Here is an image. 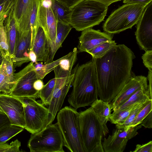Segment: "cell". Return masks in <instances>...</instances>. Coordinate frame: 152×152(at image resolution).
I'll return each instance as SVG.
<instances>
[{
    "label": "cell",
    "instance_id": "obj_22",
    "mask_svg": "<svg viewBox=\"0 0 152 152\" xmlns=\"http://www.w3.org/2000/svg\"><path fill=\"white\" fill-rule=\"evenodd\" d=\"M148 87H142L138 89L124 103L113 109V111L123 110L131 106L152 99L148 90Z\"/></svg>",
    "mask_w": 152,
    "mask_h": 152
},
{
    "label": "cell",
    "instance_id": "obj_10",
    "mask_svg": "<svg viewBox=\"0 0 152 152\" xmlns=\"http://www.w3.org/2000/svg\"><path fill=\"white\" fill-rule=\"evenodd\" d=\"M34 64L31 62L19 72L14 73L15 83L9 95L16 97H38L39 91L33 87L34 83L37 79Z\"/></svg>",
    "mask_w": 152,
    "mask_h": 152
},
{
    "label": "cell",
    "instance_id": "obj_23",
    "mask_svg": "<svg viewBox=\"0 0 152 152\" xmlns=\"http://www.w3.org/2000/svg\"><path fill=\"white\" fill-rule=\"evenodd\" d=\"M50 7L57 22L70 25L72 9L56 0H50Z\"/></svg>",
    "mask_w": 152,
    "mask_h": 152
},
{
    "label": "cell",
    "instance_id": "obj_6",
    "mask_svg": "<svg viewBox=\"0 0 152 152\" xmlns=\"http://www.w3.org/2000/svg\"><path fill=\"white\" fill-rule=\"evenodd\" d=\"M146 6L125 4L111 13L103 24V30L113 34L131 28L137 23Z\"/></svg>",
    "mask_w": 152,
    "mask_h": 152
},
{
    "label": "cell",
    "instance_id": "obj_1",
    "mask_svg": "<svg viewBox=\"0 0 152 152\" xmlns=\"http://www.w3.org/2000/svg\"><path fill=\"white\" fill-rule=\"evenodd\" d=\"M135 58L132 51L124 44L113 46L101 58H92L100 99L110 103L134 76L132 69Z\"/></svg>",
    "mask_w": 152,
    "mask_h": 152
},
{
    "label": "cell",
    "instance_id": "obj_35",
    "mask_svg": "<svg viewBox=\"0 0 152 152\" xmlns=\"http://www.w3.org/2000/svg\"><path fill=\"white\" fill-rule=\"evenodd\" d=\"M21 143L18 139L12 141L10 144L6 142L0 145V152H18Z\"/></svg>",
    "mask_w": 152,
    "mask_h": 152
},
{
    "label": "cell",
    "instance_id": "obj_40",
    "mask_svg": "<svg viewBox=\"0 0 152 152\" xmlns=\"http://www.w3.org/2000/svg\"><path fill=\"white\" fill-rule=\"evenodd\" d=\"M124 4H138L146 6L152 0H123Z\"/></svg>",
    "mask_w": 152,
    "mask_h": 152
},
{
    "label": "cell",
    "instance_id": "obj_12",
    "mask_svg": "<svg viewBox=\"0 0 152 152\" xmlns=\"http://www.w3.org/2000/svg\"><path fill=\"white\" fill-rule=\"evenodd\" d=\"M135 35L140 48L145 51L152 50V1L145 7L136 24Z\"/></svg>",
    "mask_w": 152,
    "mask_h": 152
},
{
    "label": "cell",
    "instance_id": "obj_44",
    "mask_svg": "<svg viewBox=\"0 0 152 152\" xmlns=\"http://www.w3.org/2000/svg\"><path fill=\"white\" fill-rule=\"evenodd\" d=\"M152 72L149 71L148 76V79L149 81L148 90L149 91L151 97L152 98Z\"/></svg>",
    "mask_w": 152,
    "mask_h": 152
},
{
    "label": "cell",
    "instance_id": "obj_41",
    "mask_svg": "<svg viewBox=\"0 0 152 152\" xmlns=\"http://www.w3.org/2000/svg\"><path fill=\"white\" fill-rule=\"evenodd\" d=\"M10 124V121L7 116L4 113L0 111V128Z\"/></svg>",
    "mask_w": 152,
    "mask_h": 152
},
{
    "label": "cell",
    "instance_id": "obj_13",
    "mask_svg": "<svg viewBox=\"0 0 152 152\" xmlns=\"http://www.w3.org/2000/svg\"><path fill=\"white\" fill-rule=\"evenodd\" d=\"M0 107L11 124L25 128L26 124L24 107L19 98L8 94H0Z\"/></svg>",
    "mask_w": 152,
    "mask_h": 152
},
{
    "label": "cell",
    "instance_id": "obj_39",
    "mask_svg": "<svg viewBox=\"0 0 152 152\" xmlns=\"http://www.w3.org/2000/svg\"><path fill=\"white\" fill-rule=\"evenodd\" d=\"M43 1V0H41ZM61 2L71 9H72L76 4L83 0H56Z\"/></svg>",
    "mask_w": 152,
    "mask_h": 152
},
{
    "label": "cell",
    "instance_id": "obj_28",
    "mask_svg": "<svg viewBox=\"0 0 152 152\" xmlns=\"http://www.w3.org/2000/svg\"><path fill=\"white\" fill-rule=\"evenodd\" d=\"M138 104L123 110L113 111V113L111 114L110 121L111 123L116 125H120L123 124L127 118L130 112Z\"/></svg>",
    "mask_w": 152,
    "mask_h": 152
},
{
    "label": "cell",
    "instance_id": "obj_5",
    "mask_svg": "<svg viewBox=\"0 0 152 152\" xmlns=\"http://www.w3.org/2000/svg\"><path fill=\"white\" fill-rule=\"evenodd\" d=\"M79 114L77 109L66 106L57 115V123L63 136L64 145L71 152H86L80 134Z\"/></svg>",
    "mask_w": 152,
    "mask_h": 152
},
{
    "label": "cell",
    "instance_id": "obj_11",
    "mask_svg": "<svg viewBox=\"0 0 152 152\" xmlns=\"http://www.w3.org/2000/svg\"><path fill=\"white\" fill-rule=\"evenodd\" d=\"M142 127L141 125L129 126L114 130L111 135L104 137L102 143L105 152H123L129 140L135 136L137 131Z\"/></svg>",
    "mask_w": 152,
    "mask_h": 152
},
{
    "label": "cell",
    "instance_id": "obj_16",
    "mask_svg": "<svg viewBox=\"0 0 152 152\" xmlns=\"http://www.w3.org/2000/svg\"><path fill=\"white\" fill-rule=\"evenodd\" d=\"M34 0H15L13 10L17 32L31 31L30 18Z\"/></svg>",
    "mask_w": 152,
    "mask_h": 152
},
{
    "label": "cell",
    "instance_id": "obj_24",
    "mask_svg": "<svg viewBox=\"0 0 152 152\" xmlns=\"http://www.w3.org/2000/svg\"><path fill=\"white\" fill-rule=\"evenodd\" d=\"M61 58L50 63L44 64L42 62H38L34 64V70L37 79L42 80L46 75L53 70L59 65Z\"/></svg>",
    "mask_w": 152,
    "mask_h": 152
},
{
    "label": "cell",
    "instance_id": "obj_38",
    "mask_svg": "<svg viewBox=\"0 0 152 152\" xmlns=\"http://www.w3.org/2000/svg\"><path fill=\"white\" fill-rule=\"evenodd\" d=\"M146 128H152V111H151L140 124Z\"/></svg>",
    "mask_w": 152,
    "mask_h": 152
},
{
    "label": "cell",
    "instance_id": "obj_21",
    "mask_svg": "<svg viewBox=\"0 0 152 152\" xmlns=\"http://www.w3.org/2000/svg\"><path fill=\"white\" fill-rule=\"evenodd\" d=\"M72 28L69 24L57 22L56 29V37L54 45L50 51L48 63L53 61L55 55L57 50L60 48Z\"/></svg>",
    "mask_w": 152,
    "mask_h": 152
},
{
    "label": "cell",
    "instance_id": "obj_33",
    "mask_svg": "<svg viewBox=\"0 0 152 152\" xmlns=\"http://www.w3.org/2000/svg\"><path fill=\"white\" fill-rule=\"evenodd\" d=\"M1 65L3 67L10 81L14 84L15 82L13 69V61L12 58L10 56L5 58L3 57Z\"/></svg>",
    "mask_w": 152,
    "mask_h": 152
},
{
    "label": "cell",
    "instance_id": "obj_9",
    "mask_svg": "<svg viewBox=\"0 0 152 152\" xmlns=\"http://www.w3.org/2000/svg\"><path fill=\"white\" fill-rule=\"evenodd\" d=\"M56 83L53 96L48 109L52 122L61 109L74 78V68L71 74L62 70L58 66L53 70Z\"/></svg>",
    "mask_w": 152,
    "mask_h": 152
},
{
    "label": "cell",
    "instance_id": "obj_26",
    "mask_svg": "<svg viewBox=\"0 0 152 152\" xmlns=\"http://www.w3.org/2000/svg\"><path fill=\"white\" fill-rule=\"evenodd\" d=\"M24 129L22 127L11 124L0 128V145L6 142Z\"/></svg>",
    "mask_w": 152,
    "mask_h": 152
},
{
    "label": "cell",
    "instance_id": "obj_42",
    "mask_svg": "<svg viewBox=\"0 0 152 152\" xmlns=\"http://www.w3.org/2000/svg\"><path fill=\"white\" fill-rule=\"evenodd\" d=\"M44 86L42 80L37 79L33 83V87L36 90L39 91Z\"/></svg>",
    "mask_w": 152,
    "mask_h": 152
},
{
    "label": "cell",
    "instance_id": "obj_47",
    "mask_svg": "<svg viewBox=\"0 0 152 152\" xmlns=\"http://www.w3.org/2000/svg\"><path fill=\"white\" fill-rule=\"evenodd\" d=\"M3 60V57L2 56L1 52L0 51V68L1 64L2 61Z\"/></svg>",
    "mask_w": 152,
    "mask_h": 152
},
{
    "label": "cell",
    "instance_id": "obj_2",
    "mask_svg": "<svg viewBox=\"0 0 152 152\" xmlns=\"http://www.w3.org/2000/svg\"><path fill=\"white\" fill-rule=\"evenodd\" d=\"M73 89L68 101L70 105L77 109L91 105L98 99L96 74L93 59L75 68Z\"/></svg>",
    "mask_w": 152,
    "mask_h": 152
},
{
    "label": "cell",
    "instance_id": "obj_31",
    "mask_svg": "<svg viewBox=\"0 0 152 152\" xmlns=\"http://www.w3.org/2000/svg\"><path fill=\"white\" fill-rule=\"evenodd\" d=\"M14 84L10 81L3 67L1 65L0 68V92L9 94Z\"/></svg>",
    "mask_w": 152,
    "mask_h": 152
},
{
    "label": "cell",
    "instance_id": "obj_46",
    "mask_svg": "<svg viewBox=\"0 0 152 152\" xmlns=\"http://www.w3.org/2000/svg\"><path fill=\"white\" fill-rule=\"evenodd\" d=\"M15 0H0V5L4 2H6L9 1H15Z\"/></svg>",
    "mask_w": 152,
    "mask_h": 152
},
{
    "label": "cell",
    "instance_id": "obj_19",
    "mask_svg": "<svg viewBox=\"0 0 152 152\" xmlns=\"http://www.w3.org/2000/svg\"><path fill=\"white\" fill-rule=\"evenodd\" d=\"M13 8V7L5 19L4 25L8 41L10 54L13 59L17 38V30Z\"/></svg>",
    "mask_w": 152,
    "mask_h": 152
},
{
    "label": "cell",
    "instance_id": "obj_30",
    "mask_svg": "<svg viewBox=\"0 0 152 152\" xmlns=\"http://www.w3.org/2000/svg\"><path fill=\"white\" fill-rule=\"evenodd\" d=\"M152 99L147 100L139 104L130 112L124 122L121 124H116V127L125 128L129 126L140 111Z\"/></svg>",
    "mask_w": 152,
    "mask_h": 152
},
{
    "label": "cell",
    "instance_id": "obj_45",
    "mask_svg": "<svg viewBox=\"0 0 152 152\" xmlns=\"http://www.w3.org/2000/svg\"><path fill=\"white\" fill-rule=\"evenodd\" d=\"M108 7L111 4L122 0H95Z\"/></svg>",
    "mask_w": 152,
    "mask_h": 152
},
{
    "label": "cell",
    "instance_id": "obj_32",
    "mask_svg": "<svg viewBox=\"0 0 152 152\" xmlns=\"http://www.w3.org/2000/svg\"><path fill=\"white\" fill-rule=\"evenodd\" d=\"M0 51L3 58L11 56L4 23L0 24Z\"/></svg>",
    "mask_w": 152,
    "mask_h": 152
},
{
    "label": "cell",
    "instance_id": "obj_29",
    "mask_svg": "<svg viewBox=\"0 0 152 152\" xmlns=\"http://www.w3.org/2000/svg\"><path fill=\"white\" fill-rule=\"evenodd\" d=\"M116 45L115 41L104 42L99 44L88 53L93 58H99L102 57L113 46Z\"/></svg>",
    "mask_w": 152,
    "mask_h": 152
},
{
    "label": "cell",
    "instance_id": "obj_34",
    "mask_svg": "<svg viewBox=\"0 0 152 152\" xmlns=\"http://www.w3.org/2000/svg\"><path fill=\"white\" fill-rule=\"evenodd\" d=\"M151 100L139 112L129 126H134L140 124L142 120L152 110Z\"/></svg>",
    "mask_w": 152,
    "mask_h": 152
},
{
    "label": "cell",
    "instance_id": "obj_37",
    "mask_svg": "<svg viewBox=\"0 0 152 152\" xmlns=\"http://www.w3.org/2000/svg\"><path fill=\"white\" fill-rule=\"evenodd\" d=\"M133 152H152V141L142 145L137 144Z\"/></svg>",
    "mask_w": 152,
    "mask_h": 152
},
{
    "label": "cell",
    "instance_id": "obj_20",
    "mask_svg": "<svg viewBox=\"0 0 152 152\" xmlns=\"http://www.w3.org/2000/svg\"><path fill=\"white\" fill-rule=\"evenodd\" d=\"M105 129L109 131L106 123L110 121L111 108L110 103L98 99L91 105Z\"/></svg>",
    "mask_w": 152,
    "mask_h": 152
},
{
    "label": "cell",
    "instance_id": "obj_36",
    "mask_svg": "<svg viewBox=\"0 0 152 152\" xmlns=\"http://www.w3.org/2000/svg\"><path fill=\"white\" fill-rule=\"evenodd\" d=\"M142 57L144 66L152 72V50L146 51Z\"/></svg>",
    "mask_w": 152,
    "mask_h": 152
},
{
    "label": "cell",
    "instance_id": "obj_48",
    "mask_svg": "<svg viewBox=\"0 0 152 152\" xmlns=\"http://www.w3.org/2000/svg\"><path fill=\"white\" fill-rule=\"evenodd\" d=\"M0 111L3 112V111L1 109V107H0Z\"/></svg>",
    "mask_w": 152,
    "mask_h": 152
},
{
    "label": "cell",
    "instance_id": "obj_17",
    "mask_svg": "<svg viewBox=\"0 0 152 152\" xmlns=\"http://www.w3.org/2000/svg\"><path fill=\"white\" fill-rule=\"evenodd\" d=\"M147 80V77L142 75L132 77L118 95L110 103L111 109L124 103L139 88L148 87Z\"/></svg>",
    "mask_w": 152,
    "mask_h": 152
},
{
    "label": "cell",
    "instance_id": "obj_43",
    "mask_svg": "<svg viewBox=\"0 0 152 152\" xmlns=\"http://www.w3.org/2000/svg\"><path fill=\"white\" fill-rule=\"evenodd\" d=\"M28 54V57L31 62L34 64L37 62L36 55L32 50H31L29 51Z\"/></svg>",
    "mask_w": 152,
    "mask_h": 152
},
{
    "label": "cell",
    "instance_id": "obj_27",
    "mask_svg": "<svg viewBox=\"0 0 152 152\" xmlns=\"http://www.w3.org/2000/svg\"><path fill=\"white\" fill-rule=\"evenodd\" d=\"M77 49L75 47L72 51L62 57L58 65L60 68L65 72L71 73L77 59Z\"/></svg>",
    "mask_w": 152,
    "mask_h": 152
},
{
    "label": "cell",
    "instance_id": "obj_15",
    "mask_svg": "<svg viewBox=\"0 0 152 152\" xmlns=\"http://www.w3.org/2000/svg\"><path fill=\"white\" fill-rule=\"evenodd\" d=\"M38 20L39 24L45 32L51 51L54 45L56 37L57 22L50 6L45 5L41 1Z\"/></svg>",
    "mask_w": 152,
    "mask_h": 152
},
{
    "label": "cell",
    "instance_id": "obj_8",
    "mask_svg": "<svg viewBox=\"0 0 152 152\" xmlns=\"http://www.w3.org/2000/svg\"><path fill=\"white\" fill-rule=\"evenodd\" d=\"M23 103L26 130L31 134L38 133L52 123L48 108L31 97H17Z\"/></svg>",
    "mask_w": 152,
    "mask_h": 152
},
{
    "label": "cell",
    "instance_id": "obj_7",
    "mask_svg": "<svg viewBox=\"0 0 152 152\" xmlns=\"http://www.w3.org/2000/svg\"><path fill=\"white\" fill-rule=\"evenodd\" d=\"M64 146L63 136L57 123L31 134L28 144L31 152H64Z\"/></svg>",
    "mask_w": 152,
    "mask_h": 152
},
{
    "label": "cell",
    "instance_id": "obj_14",
    "mask_svg": "<svg viewBox=\"0 0 152 152\" xmlns=\"http://www.w3.org/2000/svg\"><path fill=\"white\" fill-rule=\"evenodd\" d=\"M79 37L77 49L79 52H89L104 42L112 40L113 34L99 30H95L91 28L82 31Z\"/></svg>",
    "mask_w": 152,
    "mask_h": 152
},
{
    "label": "cell",
    "instance_id": "obj_18",
    "mask_svg": "<svg viewBox=\"0 0 152 152\" xmlns=\"http://www.w3.org/2000/svg\"><path fill=\"white\" fill-rule=\"evenodd\" d=\"M31 50L36 54L37 62L48 63L50 48L45 32L38 23Z\"/></svg>",
    "mask_w": 152,
    "mask_h": 152
},
{
    "label": "cell",
    "instance_id": "obj_4",
    "mask_svg": "<svg viewBox=\"0 0 152 152\" xmlns=\"http://www.w3.org/2000/svg\"><path fill=\"white\" fill-rule=\"evenodd\" d=\"M108 7L95 0H83L72 9L70 25L78 31L98 25L106 15Z\"/></svg>",
    "mask_w": 152,
    "mask_h": 152
},
{
    "label": "cell",
    "instance_id": "obj_3",
    "mask_svg": "<svg viewBox=\"0 0 152 152\" xmlns=\"http://www.w3.org/2000/svg\"><path fill=\"white\" fill-rule=\"evenodd\" d=\"M80 135L86 152H104L102 140L109 133L91 107L79 113Z\"/></svg>",
    "mask_w": 152,
    "mask_h": 152
},
{
    "label": "cell",
    "instance_id": "obj_25",
    "mask_svg": "<svg viewBox=\"0 0 152 152\" xmlns=\"http://www.w3.org/2000/svg\"><path fill=\"white\" fill-rule=\"evenodd\" d=\"M55 83V77L44 85L43 88L39 91L38 96L41 99L43 105L48 106L50 104L53 97Z\"/></svg>",
    "mask_w": 152,
    "mask_h": 152
}]
</instances>
